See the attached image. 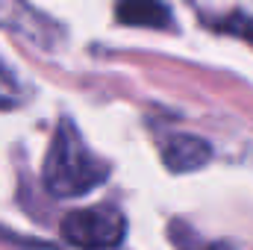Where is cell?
Here are the masks:
<instances>
[{"instance_id":"1","label":"cell","mask_w":253,"mask_h":250,"mask_svg":"<svg viewBox=\"0 0 253 250\" xmlns=\"http://www.w3.org/2000/svg\"><path fill=\"white\" fill-rule=\"evenodd\" d=\"M109 177V162L100 159L80 135L71 118H62L44 156L42 180L56 197H80Z\"/></svg>"},{"instance_id":"2","label":"cell","mask_w":253,"mask_h":250,"mask_svg":"<svg viewBox=\"0 0 253 250\" xmlns=\"http://www.w3.org/2000/svg\"><path fill=\"white\" fill-rule=\"evenodd\" d=\"M59 233L68 245L80 250H112L124 242L126 218L118 206L97 203L68 212L59 224Z\"/></svg>"},{"instance_id":"3","label":"cell","mask_w":253,"mask_h":250,"mask_svg":"<svg viewBox=\"0 0 253 250\" xmlns=\"http://www.w3.org/2000/svg\"><path fill=\"white\" fill-rule=\"evenodd\" d=\"M0 27L12 30L15 36H21L24 42L42 50H50L62 42V30L56 27V21L24 3H0Z\"/></svg>"},{"instance_id":"4","label":"cell","mask_w":253,"mask_h":250,"mask_svg":"<svg viewBox=\"0 0 253 250\" xmlns=\"http://www.w3.org/2000/svg\"><path fill=\"white\" fill-rule=\"evenodd\" d=\"M212 147L209 141H203L200 135H189V132H174L162 141V159L168 165V171L183 174V171H197L209 162Z\"/></svg>"},{"instance_id":"5","label":"cell","mask_w":253,"mask_h":250,"mask_svg":"<svg viewBox=\"0 0 253 250\" xmlns=\"http://www.w3.org/2000/svg\"><path fill=\"white\" fill-rule=\"evenodd\" d=\"M118 21L126 27H147V30H165L171 27V9L162 3H147V0H132L118 6Z\"/></svg>"},{"instance_id":"6","label":"cell","mask_w":253,"mask_h":250,"mask_svg":"<svg viewBox=\"0 0 253 250\" xmlns=\"http://www.w3.org/2000/svg\"><path fill=\"white\" fill-rule=\"evenodd\" d=\"M209 27L218 30V33H227V36L245 39L248 44H253V18L248 12H230V15H224V18L209 21Z\"/></svg>"},{"instance_id":"7","label":"cell","mask_w":253,"mask_h":250,"mask_svg":"<svg viewBox=\"0 0 253 250\" xmlns=\"http://www.w3.org/2000/svg\"><path fill=\"white\" fill-rule=\"evenodd\" d=\"M21 83L15 80V74L0 62V109H12L21 103Z\"/></svg>"},{"instance_id":"8","label":"cell","mask_w":253,"mask_h":250,"mask_svg":"<svg viewBox=\"0 0 253 250\" xmlns=\"http://www.w3.org/2000/svg\"><path fill=\"white\" fill-rule=\"evenodd\" d=\"M206 250H236V248H230V245H224V242H218V245H209Z\"/></svg>"}]
</instances>
